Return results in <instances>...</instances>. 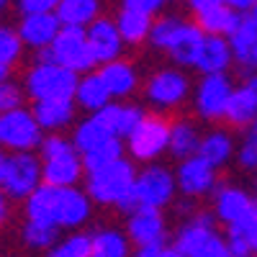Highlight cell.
I'll return each instance as SVG.
<instances>
[{
    "label": "cell",
    "mask_w": 257,
    "mask_h": 257,
    "mask_svg": "<svg viewBox=\"0 0 257 257\" xmlns=\"http://www.w3.org/2000/svg\"><path fill=\"white\" fill-rule=\"evenodd\" d=\"M26 221H39L54 229L77 231L93 216V201L80 188H54L44 185L24 203Z\"/></svg>",
    "instance_id": "6da1fadb"
},
{
    "label": "cell",
    "mask_w": 257,
    "mask_h": 257,
    "mask_svg": "<svg viewBox=\"0 0 257 257\" xmlns=\"http://www.w3.org/2000/svg\"><path fill=\"white\" fill-rule=\"evenodd\" d=\"M39 160H41L44 185L77 188V183L85 175L80 152L75 149L72 139L62 137V134H44L41 147H39Z\"/></svg>",
    "instance_id": "7a4b0ae2"
},
{
    "label": "cell",
    "mask_w": 257,
    "mask_h": 257,
    "mask_svg": "<svg viewBox=\"0 0 257 257\" xmlns=\"http://www.w3.org/2000/svg\"><path fill=\"white\" fill-rule=\"evenodd\" d=\"M137 173H139L137 165L132 160L121 157L113 165L85 175V193H88V198L93 203H98V206H113V208H118L134 193Z\"/></svg>",
    "instance_id": "3957f363"
},
{
    "label": "cell",
    "mask_w": 257,
    "mask_h": 257,
    "mask_svg": "<svg viewBox=\"0 0 257 257\" xmlns=\"http://www.w3.org/2000/svg\"><path fill=\"white\" fill-rule=\"evenodd\" d=\"M80 77L70 70L59 67V64H31L24 90L34 103H47V100H75Z\"/></svg>",
    "instance_id": "277c9868"
},
{
    "label": "cell",
    "mask_w": 257,
    "mask_h": 257,
    "mask_svg": "<svg viewBox=\"0 0 257 257\" xmlns=\"http://www.w3.org/2000/svg\"><path fill=\"white\" fill-rule=\"evenodd\" d=\"M170 126L173 121H167L162 113H147L126 139L132 162L157 165V160L170 149Z\"/></svg>",
    "instance_id": "5b68a950"
},
{
    "label": "cell",
    "mask_w": 257,
    "mask_h": 257,
    "mask_svg": "<svg viewBox=\"0 0 257 257\" xmlns=\"http://www.w3.org/2000/svg\"><path fill=\"white\" fill-rule=\"evenodd\" d=\"M44 132L36 123L31 108H18L11 113L0 116V149L11 155H24V152H39Z\"/></svg>",
    "instance_id": "8992f818"
},
{
    "label": "cell",
    "mask_w": 257,
    "mask_h": 257,
    "mask_svg": "<svg viewBox=\"0 0 257 257\" xmlns=\"http://www.w3.org/2000/svg\"><path fill=\"white\" fill-rule=\"evenodd\" d=\"M190 95V77L180 67L155 70L144 82V98L157 111H170L183 105Z\"/></svg>",
    "instance_id": "52a82bcc"
},
{
    "label": "cell",
    "mask_w": 257,
    "mask_h": 257,
    "mask_svg": "<svg viewBox=\"0 0 257 257\" xmlns=\"http://www.w3.org/2000/svg\"><path fill=\"white\" fill-rule=\"evenodd\" d=\"M178 193V180L175 173L165 165H144L137 173V185H134V196L139 206L144 208H157L162 211L175 201Z\"/></svg>",
    "instance_id": "ba28073f"
},
{
    "label": "cell",
    "mask_w": 257,
    "mask_h": 257,
    "mask_svg": "<svg viewBox=\"0 0 257 257\" xmlns=\"http://www.w3.org/2000/svg\"><path fill=\"white\" fill-rule=\"evenodd\" d=\"M188 11L193 16V24L206 36H221V39H231L234 31L247 18L239 16L237 11H231L229 0H190Z\"/></svg>",
    "instance_id": "9c48e42d"
},
{
    "label": "cell",
    "mask_w": 257,
    "mask_h": 257,
    "mask_svg": "<svg viewBox=\"0 0 257 257\" xmlns=\"http://www.w3.org/2000/svg\"><path fill=\"white\" fill-rule=\"evenodd\" d=\"M52 54H54V62L59 67L75 72L77 77L90 75L98 67L95 59H93V52H90V44H88V36H85V29L62 26L59 36L52 44Z\"/></svg>",
    "instance_id": "30bf717a"
},
{
    "label": "cell",
    "mask_w": 257,
    "mask_h": 257,
    "mask_svg": "<svg viewBox=\"0 0 257 257\" xmlns=\"http://www.w3.org/2000/svg\"><path fill=\"white\" fill-rule=\"evenodd\" d=\"M41 183H44V178H41V160L36 152L8 155L3 193L11 201H29L41 188Z\"/></svg>",
    "instance_id": "8fae6325"
},
{
    "label": "cell",
    "mask_w": 257,
    "mask_h": 257,
    "mask_svg": "<svg viewBox=\"0 0 257 257\" xmlns=\"http://www.w3.org/2000/svg\"><path fill=\"white\" fill-rule=\"evenodd\" d=\"M237 85L231 82L229 75H208L201 77L196 90H193V103H196V111L203 121H224L226 118V108L229 100L234 95Z\"/></svg>",
    "instance_id": "7c38bea8"
},
{
    "label": "cell",
    "mask_w": 257,
    "mask_h": 257,
    "mask_svg": "<svg viewBox=\"0 0 257 257\" xmlns=\"http://www.w3.org/2000/svg\"><path fill=\"white\" fill-rule=\"evenodd\" d=\"M85 36H88V44H90V52H93V59L98 67L103 64H111L116 59H123V39L116 29V21L108 18V16H100L98 21L85 29Z\"/></svg>",
    "instance_id": "4fadbf2b"
},
{
    "label": "cell",
    "mask_w": 257,
    "mask_h": 257,
    "mask_svg": "<svg viewBox=\"0 0 257 257\" xmlns=\"http://www.w3.org/2000/svg\"><path fill=\"white\" fill-rule=\"evenodd\" d=\"M126 237L134 247L149 244H167V224L162 211L157 208H137L132 216H126Z\"/></svg>",
    "instance_id": "5bb4252c"
},
{
    "label": "cell",
    "mask_w": 257,
    "mask_h": 257,
    "mask_svg": "<svg viewBox=\"0 0 257 257\" xmlns=\"http://www.w3.org/2000/svg\"><path fill=\"white\" fill-rule=\"evenodd\" d=\"M175 180H178V190L188 198H201L208 193H216V170H213L206 160H201L198 155L183 160L175 170Z\"/></svg>",
    "instance_id": "9a60e30c"
},
{
    "label": "cell",
    "mask_w": 257,
    "mask_h": 257,
    "mask_svg": "<svg viewBox=\"0 0 257 257\" xmlns=\"http://www.w3.org/2000/svg\"><path fill=\"white\" fill-rule=\"evenodd\" d=\"M216 216H213L211 211H198V213H193V216H188L183 221V226L175 231V242L173 247L185 254V257H193L196 254L211 237H216L219 229H216Z\"/></svg>",
    "instance_id": "2e32d148"
},
{
    "label": "cell",
    "mask_w": 257,
    "mask_h": 257,
    "mask_svg": "<svg viewBox=\"0 0 257 257\" xmlns=\"http://www.w3.org/2000/svg\"><path fill=\"white\" fill-rule=\"evenodd\" d=\"M147 116V111L142 108V105L137 103H128V100H113L108 103L103 111H98L93 118L98 123H103L108 132L116 137V139H128V134L134 132V128L139 126V121Z\"/></svg>",
    "instance_id": "e0dca14e"
},
{
    "label": "cell",
    "mask_w": 257,
    "mask_h": 257,
    "mask_svg": "<svg viewBox=\"0 0 257 257\" xmlns=\"http://www.w3.org/2000/svg\"><path fill=\"white\" fill-rule=\"evenodd\" d=\"M24 47H31L36 52L41 49H49L54 44V39L62 31V24L57 13H41V16H24L16 26Z\"/></svg>",
    "instance_id": "ac0fdd59"
},
{
    "label": "cell",
    "mask_w": 257,
    "mask_h": 257,
    "mask_svg": "<svg viewBox=\"0 0 257 257\" xmlns=\"http://www.w3.org/2000/svg\"><path fill=\"white\" fill-rule=\"evenodd\" d=\"M203 41H206V34L196 24H193V21H185L183 18L180 29L175 31L173 41H170V47L165 49L167 57L173 59V67H180V70L183 67H196Z\"/></svg>",
    "instance_id": "d6986e66"
},
{
    "label": "cell",
    "mask_w": 257,
    "mask_h": 257,
    "mask_svg": "<svg viewBox=\"0 0 257 257\" xmlns=\"http://www.w3.org/2000/svg\"><path fill=\"white\" fill-rule=\"evenodd\" d=\"M252 203H254V198L247 190H242L237 185H221L213 193V216H216L219 224H224V229L234 226L247 216Z\"/></svg>",
    "instance_id": "ffe728a7"
},
{
    "label": "cell",
    "mask_w": 257,
    "mask_h": 257,
    "mask_svg": "<svg viewBox=\"0 0 257 257\" xmlns=\"http://www.w3.org/2000/svg\"><path fill=\"white\" fill-rule=\"evenodd\" d=\"M95 72L105 82V88H108L113 100L132 98L139 90V72H137L134 64L126 62V59H116L111 64H103V67H98Z\"/></svg>",
    "instance_id": "44dd1931"
},
{
    "label": "cell",
    "mask_w": 257,
    "mask_h": 257,
    "mask_svg": "<svg viewBox=\"0 0 257 257\" xmlns=\"http://www.w3.org/2000/svg\"><path fill=\"white\" fill-rule=\"evenodd\" d=\"M31 113L44 134H59L62 128L75 123L77 105L75 100H47V103H34Z\"/></svg>",
    "instance_id": "7402d4cb"
},
{
    "label": "cell",
    "mask_w": 257,
    "mask_h": 257,
    "mask_svg": "<svg viewBox=\"0 0 257 257\" xmlns=\"http://www.w3.org/2000/svg\"><path fill=\"white\" fill-rule=\"evenodd\" d=\"M234 64V52L229 47V39L221 36H206L198 62H196V70L201 72V77L208 75H229V67Z\"/></svg>",
    "instance_id": "603a6c76"
},
{
    "label": "cell",
    "mask_w": 257,
    "mask_h": 257,
    "mask_svg": "<svg viewBox=\"0 0 257 257\" xmlns=\"http://www.w3.org/2000/svg\"><path fill=\"white\" fill-rule=\"evenodd\" d=\"M108 103H113L105 82L100 80L98 72H90V75H82L80 82H77V90H75V105L82 111H88L90 116H95L98 111H103Z\"/></svg>",
    "instance_id": "cb8c5ba5"
},
{
    "label": "cell",
    "mask_w": 257,
    "mask_h": 257,
    "mask_svg": "<svg viewBox=\"0 0 257 257\" xmlns=\"http://www.w3.org/2000/svg\"><path fill=\"white\" fill-rule=\"evenodd\" d=\"M57 18L67 29H88L93 21H98L100 3L98 0H57Z\"/></svg>",
    "instance_id": "d4e9b609"
},
{
    "label": "cell",
    "mask_w": 257,
    "mask_h": 257,
    "mask_svg": "<svg viewBox=\"0 0 257 257\" xmlns=\"http://www.w3.org/2000/svg\"><path fill=\"white\" fill-rule=\"evenodd\" d=\"M198 157L206 160L213 170L229 165V160L234 157V137H231V132H226V128H213V132H206L201 137Z\"/></svg>",
    "instance_id": "484cf974"
},
{
    "label": "cell",
    "mask_w": 257,
    "mask_h": 257,
    "mask_svg": "<svg viewBox=\"0 0 257 257\" xmlns=\"http://www.w3.org/2000/svg\"><path fill=\"white\" fill-rule=\"evenodd\" d=\"M201 132L198 126L188 121V118H178L173 121V126H170V149L167 152L173 155L175 160H190L198 155V147H201Z\"/></svg>",
    "instance_id": "4316f807"
},
{
    "label": "cell",
    "mask_w": 257,
    "mask_h": 257,
    "mask_svg": "<svg viewBox=\"0 0 257 257\" xmlns=\"http://www.w3.org/2000/svg\"><path fill=\"white\" fill-rule=\"evenodd\" d=\"M132 242L126 231L103 226L90 234V257H132Z\"/></svg>",
    "instance_id": "83f0119b"
},
{
    "label": "cell",
    "mask_w": 257,
    "mask_h": 257,
    "mask_svg": "<svg viewBox=\"0 0 257 257\" xmlns=\"http://www.w3.org/2000/svg\"><path fill=\"white\" fill-rule=\"evenodd\" d=\"M113 21H116V29L123 39V44H128V47H139L144 41H149L152 24H155V18L142 16L137 11H128L123 6H118V13H116Z\"/></svg>",
    "instance_id": "f1b7e54d"
},
{
    "label": "cell",
    "mask_w": 257,
    "mask_h": 257,
    "mask_svg": "<svg viewBox=\"0 0 257 257\" xmlns=\"http://www.w3.org/2000/svg\"><path fill=\"white\" fill-rule=\"evenodd\" d=\"M257 118V95L247 88V85H237L234 88V95L229 100V108H226V123L234 126V128H247L254 123Z\"/></svg>",
    "instance_id": "f546056e"
},
{
    "label": "cell",
    "mask_w": 257,
    "mask_h": 257,
    "mask_svg": "<svg viewBox=\"0 0 257 257\" xmlns=\"http://www.w3.org/2000/svg\"><path fill=\"white\" fill-rule=\"evenodd\" d=\"M70 139H72L75 149L80 152V157H85V155H90L93 149L103 147L105 142H111V139H116V137H113L103 123H98L93 116H88V118H82V121L75 123Z\"/></svg>",
    "instance_id": "4dcf8cb0"
},
{
    "label": "cell",
    "mask_w": 257,
    "mask_h": 257,
    "mask_svg": "<svg viewBox=\"0 0 257 257\" xmlns=\"http://www.w3.org/2000/svg\"><path fill=\"white\" fill-rule=\"evenodd\" d=\"M123 152H126V142H121V139H111V142H105L103 147L93 149L90 155H85V157H82L85 175H88V173H95V170H103V167H108V165H113L116 160L126 157Z\"/></svg>",
    "instance_id": "1f68e13d"
},
{
    "label": "cell",
    "mask_w": 257,
    "mask_h": 257,
    "mask_svg": "<svg viewBox=\"0 0 257 257\" xmlns=\"http://www.w3.org/2000/svg\"><path fill=\"white\" fill-rule=\"evenodd\" d=\"M21 237L31 249H52L59 242V229L47 226V224H39V221H26L24 229H21Z\"/></svg>",
    "instance_id": "d6a6232c"
},
{
    "label": "cell",
    "mask_w": 257,
    "mask_h": 257,
    "mask_svg": "<svg viewBox=\"0 0 257 257\" xmlns=\"http://www.w3.org/2000/svg\"><path fill=\"white\" fill-rule=\"evenodd\" d=\"M254 44H257V24L247 16V18L242 21V26L234 31V36L229 39V47H231V52H234V62L244 64Z\"/></svg>",
    "instance_id": "836d02e7"
},
{
    "label": "cell",
    "mask_w": 257,
    "mask_h": 257,
    "mask_svg": "<svg viewBox=\"0 0 257 257\" xmlns=\"http://www.w3.org/2000/svg\"><path fill=\"white\" fill-rule=\"evenodd\" d=\"M183 24V18L178 13H162L155 18V24H152V34H149V44H152L155 49L165 52L170 47V41H173L175 31L180 29Z\"/></svg>",
    "instance_id": "e575fe53"
},
{
    "label": "cell",
    "mask_w": 257,
    "mask_h": 257,
    "mask_svg": "<svg viewBox=\"0 0 257 257\" xmlns=\"http://www.w3.org/2000/svg\"><path fill=\"white\" fill-rule=\"evenodd\" d=\"M47 257H90V234L85 231L67 234L47 252Z\"/></svg>",
    "instance_id": "d590c367"
},
{
    "label": "cell",
    "mask_w": 257,
    "mask_h": 257,
    "mask_svg": "<svg viewBox=\"0 0 257 257\" xmlns=\"http://www.w3.org/2000/svg\"><path fill=\"white\" fill-rule=\"evenodd\" d=\"M21 54H24V41H21L18 31L13 26L0 24V64L16 67Z\"/></svg>",
    "instance_id": "8d00e7d4"
},
{
    "label": "cell",
    "mask_w": 257,
    "mask_h": 257,
    "mask_svg": "<svg viewBox=\"0 0 257 257\" xmlns=\"http://www.w3.org/2000/svg\"><path fill=\"white\" fill-rule=\"evenodd\" d=\"M226 239H244V242H254L257 239V198L252 203V208L247 211V216L242 221H237L234 226H226Z\"/></svg>",
    "instance_id": "74e56055"
},
{
    "label": "cell",
    "mask_w": 257,
    "mask_h": 257,
    "mask_svg": "<svg viewBox=\"0 0 257 257\" xmlns=\"http://www.w3.org/2000/svg\"><path fill=\"white\" fill-rule=\"evenodd\" d=\"M18 108H24V90H21L13 80L3 82L0 85V116L18 111Z\"/></svg>",
    "instance_id": "f35d334b"
},
{
    "label": "cell",
    "mask_w": 257,
    "mask_h": 257,
    "mask_svg": "<svg viewBox=\"0 0 257 257\" xmlns=\"http://www.w3.org/2000/svg\"><path fill=\"white\" fill-rule=\"evenodd\" d=\"M18 16H41V13H54L57 11V0H18L16 3Z\"/></svg>",
    "instance_id": "ab89813d"
},
{
    "label": "cell",
    "mask_w": 257,
    "mask_h": 257,
    "mask_svg": "<svg viewBox=\"0 0 257 257\" xmlns=\"http://www.w3.org/2000/svg\"><path fill=\"white\" fill-rule=\"evenodd\" d=\"M121 6L128 8V11H137V13H142V16H149V18L162 16V11L167 8L165 0H123Z\"/></svg>",
    "instance_id": "60d3db41"
},
{
    "label": "cell",
    "mask_w": 257,
    "mask_h": 257,
    "mask_svg": "<svg viewBox=\"0 0 257 257\" xmlns=\"http://www.w3.org/2000/svg\"><path fill=\"white\" fill-rule=\"evenodd\" d=\"M193 257H229V247H226V237L216 234V237H211Z\"/></svg>",
    "instance_id": "b9f144b4"
},
{
    "label": "cell",
    "mask_w": 257,
    "mask_h": 257,
    "mask_svg": "<svg viewBox=\"0 0 257 257\" xmlns=\"http://www.w3.org/2000/svg\"><path fill=\"white\" fill-rule=\"evenodd\" d=\"M226 247H229V257H257L252 244L244 239H226Z\"/></svg>",
    "instance_id": "7bdbcfd3"
},
{
    "label": "cell",
    "mask_w": 257,
    "mask_h": 257,
    "mask_svg": "<svg viewBox=\"0 0 257 257\" xmlns=\"http://www.w3.org/2000/svg\"><path fill=\"white\" fill-rule=\"evenodd\" d=\"M254 3H257V0H229L231 11H237L239 16H249L254 11Z\"/></svg>",
    "instance_id": "ee69618b"
},
{
    "label": "cell",
    "mask_w": 257,
    "mask_h": 257,
    "mask_svg": "<svg viewBox=\"0 0 257 257\" xmlns=\"http://www.w3.org/2000/svg\"><path fill=\"white\" fill-rule=\"evenodd\" d=\"M165 244H149V247H137L132 257H160Z\"/></svg>",
    "instance_id": "f6af8a7d"
},
{
    "label": "cell",
    "mask_w": 257,
    "mask_h": 257,
    "mask_svg": "<svg viewBox=\"0 0 257 257\" xmlns=\"http://www.w3.org/2000/svg\"><path fill=\"white\" fill-rule=\"evenodd\" d=\"M11 216V198L3 193V188H0V226H3Z\"/></svg>",
    "instance_id": "bcb514c9"
},
{
    "label": "cell",
    "mask_w": 257,
    "mask_h": 257,
    "mask_svg": "<svg viewBox=\"0 0 257 257\" xmlns=\"http://www.w3.org/2000/svg\"><path fill=\"white\" fill-rule=\"evenodd\" d=\"M242 67H244L247 72H257V44L252 47V52H249V57H247V62L242 64Z\"/></svg>",
    "instance_id": "7dc6e473"
},
{
    "label": "cell",
    "mask_w": 257,
    "mask_h": 257,
    "mask_svg": "<svg viewBox=\"0 0 257 257\" xmlns=\"http://www.w3.org/2000/svg\"><path fill=\"white\" fill-rule=\"evenodd\" d=\"M6 167H8V152L0 149V188H3V180H6Z\"/></svg>",
    "instance_id": "c3c4849f"
},
{
    "label": "cell",
    "mask_w": 257,
    "mask_h": 257,
    "mask_svg": "<svg viewBox=\"0 0 257 257\" xmlns=\"http://www.w3.org/2000/svg\"><path fill=\"white\" fill-rule=\"evenodd\" d=\"M11 77H13V67H8V64H0V85L11 82Z\"/></svg>",
    "instance_id": "681fc988"
},
{
    "label": "cell",
    "mask_w": 257,
    "mask_h": 257,
    "mask_svg": "<svg viewBox=\"0 0 257 257\" xmlns=\"http://www.w3.org/2000/svg\"><path fill=\"white\" fill-rule=\"evenodd\" d=\"M244 85L257 95V72H247V77H244Z\"/></svg>",
    "instance_id": "f907efd6"
},
{
    "label": "cell",
    "mask_w": 257,
    "mask_h": 257,
    "mask_svg": "<svg viewBox=\"0 0 257 257\" xmlns=\"http://www.w3.org/2000/svg\"><path fill=\"white\" fill-rule=\"evenodd\" d=\"M160 257H185V254H180L173 244H165V247H162V252H160Z\"/></svg>",
    "instance_id": "816d5d0a"
},
{
    "label": "cell",
    "mask_w": 257,
    "mask_h": 257,
    "mask_svg": "<svg viewBox=\"0 0 257 257\" xmlns=\"http://www.w3.org/2000/svg\"><path fill=\"white\" fill-rule=\"evenodd\" d=\"M247 134H257V118H254V123L249 126V132H247Z\"/></svg>",
    "instance_id": "f5cc1de1"
},
{
    "label": "cell",
    "mask_w": 257,
    "mask_h": 257,
    "mask_svg": "<svg viewBox=\"0 0 257 257\" xmlns=\"http://www.w3.org/2000/svg\"><path fill=\"white\" fill-rule=\"evenodd\" d=\"M249 18H252V21H254V24H257V3H254V11L249 13Z\"/></svg>",
    "instance_id": "db71d44e"
},
{
    "label": "cell",
    "mask_w": 257,
    "mask_h": 257,
    "mask_svg": "<svg viewBox=\"0 0 257 257\" xmlns=\"http://www.w3.org/2000/svg\"><path fill=\"white\" fill-rule=\"evenodd\" d=\"M6 8H8V3H6V0H0V13H6Z\"/></svg>",
    "instance_id": "11a10c76"
},
{
    "label": "cell",
    "mask_w": 257,
    "mask_h": 257,
    "mask_svg": "<svg viewBox=\"0 0 257 257\" xmlns=\"http://www.w3.org/2000/svg\"><path fill=\"white\" fill-rule=\"evenodd\" d=\"M247 137H249V139H252V142L257 144V134H247Z\"/></svg>",
    "instance_id": "9f6ffc18"
},
{
    "label": "cell",
    "mask_w": 257,
    "mask_h": 257,
    "mask_svg": "<svg viewBox=\"0 0 257 257\" xmlns=\"http://www.w3.org/2000/svg\"><path fill=\"white\" fill-rule=\"evenodd\" d=\"M252 249H254V254H257V239H254V242H252Z\"/></svg>",
    "instance_id": "6f0895ef"
},
{
    "label": "cell",
    "mask_w": 257,
    "mask_h": 257,
    "mask_svg": "<svg viewBox=\"0 0 257 257\" xmlns=\"http://www.w3.org/2000/svg\"><path fill=\"white\" fill-rule=\"evenodd\" d=\"M254 188H257V183H254Z\"/></svg>",
    "instance_id": "680465c9"
}]
</instances>
